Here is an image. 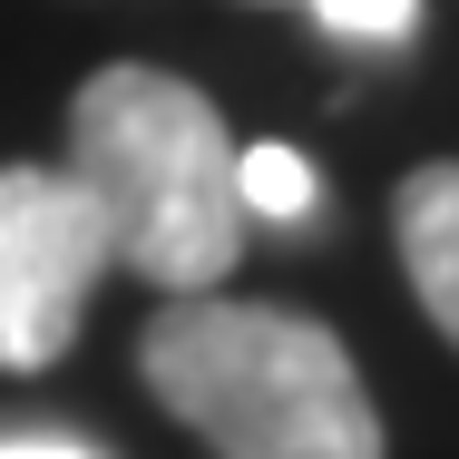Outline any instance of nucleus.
Masks as SVG:
<instances>
[{
  "label": "nucleus",
  "mask_w": 459,
  "mask_h": 459,
  "mask_svg": "<svg viewBox=\"0 0 459 459\" xmlns=\"http://www.w3.org/2000/svg\"><path fill=\"white\" fill-rule=\"evenodd\" d=\"M235 195H245V215L303 225V215L323 205V177H313L293 147H235Z\"/></svg>",
  "instance_id": "39448f33"
},
{
  "label": "nucleus",
  "mask_w": 459,
  "mask_h": 459,
  "mask_svg": "<svg viewBox=\"0 0 459 459\" xmlns=\"http://www.w3.org/2000/svg\"><path fill=\"white\" fill-rule=\"evenodd\" d=\"M0 459H89L79 440H0Z\"/></svg>",
  "instance_id": "0eeeda50"
},
{
  "label": "nucleus",
  "mask_w": 459,
  "mask_h": 459,
  "mask_svg": "<svg viewBox=\"0 0 459 459\" xmlns=\"http://www.w3.org/2000/svg\"><path fill=\"white\" fill-rule=\"evenodd\" d=\"M342 39H411L420 30V0H313Z\"/></svg>",
  "instance_id": "423d86ee"
},
{
  "label": "nucleus",
  "mask_w": 459,
  "mask_h": 459,
  "mask_svg": "<svg viewBox=\"0 0 459 459\" xmlns=\"http://www.w3.org/2000/svg\"><path fill=\"white\" fill-rule=\"evenodd\" d=\"M89 195L108 264L147 274L167 303L215 293L245 255V195H235V137L215 98L186 89L177 69L117 59L69 98V167Z\"/></svg>",
  "instance_id": "f257e3e1"
},
{
  "label": "nucleus",
  "mask_w": 459,
  "mask_h": 459,
  "mask_svg": "<svg viewBox=\"0 0 459 459\" xmlns=\"http://www.w3.org/2000/svg\"><path fill=\"white\" fill-rule=\"evenodd\" d=\"M137 381L215 459H381V411L352 352L293 303L177 293L137 333Z\"/></svg>",
  "instance_id": "f03ea898"
},
{
  "label": "nucleus",
  "mask_w": 459,
  "mask_h": 459,
  "mask_svg": "<svg viewBox=\"0 0 459 459\" xmlns=\"http://www.w3.org/2000/svg\"><path fill=\"white\" fill-rule=\"evenodd\" d=\"M391 245H401V274L420 293V313L440 323V342L459 352V157H430V167L401 177Z\"/></svg>",
  "instance_id": "20e7f679"
},
{
  "label": "nucleus",
  "mask_w": 459,
  "mask_h": 459,
  "mask_svg": "<svg viewBox=\"0 0 459 459\" xmlns=\"http://www.w3.org/2000/svg\"><path fill=\"white\" fill-rule=\"evenodd\" d=\"M108 274V235H98L89 195L59 167H0V371H49Z\"/></svg>",
  "instance_id": "7ed1b4c3"
}]
</instances>
